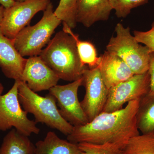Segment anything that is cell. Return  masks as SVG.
<instances>
[{
    "mask_svg": "<svg viewBox=\"0 0 154 154\" xmlns=\"http://www.w3.org/2000/svg\"><path fill=\"white\" fill-rule=\"evenodd\" d=\"M140 100L111 112H102L88 123L74 126L67 140L72 143H113L123 149L130 139L140 134L136 116Z\"/></svg>",
    "mask_w": 154,
    "mask_h": 154,
    "instance_id": "obj_1",
    "label": "cell"
},
{
    "mask_svg": "<svg viewBox=\"0 0 154 154\" xmlns=\"http://www.w3.org/2000/svg\"><path fill=\"white\" fill-rule=\"evenodd\" d=\"M38 56L64 81L72 82L82 78L88 66L81 63L74 38L63 30L55 34Z\"/></svg>",
    "mask_w": 154,
    "mask_h": 154,
    "instance_id": "obj_2",
    "label": "cell"
},
{
    "mask_svg": "<svg viewBox=\"0 0 154 154\" xmlns=\"http://www.w3.org/2000/svg\"><path fill=\"white\" fill-rule=\"evenodd\" d=\"M18 95L23 109L34 116L36 123L46 125L67 136L71 133L74 126L60 115L56 99L52 95L49 94L45 96H40L31 91L22 81L19 85Z\"/></svg>",
    "mask_w": 154,
    "mask_h": 154,
    "instance_id": "obj_3",
    "label": "cell"
},
{
    "mask_svg": "<svg viewBox=\"0 0 154 154\" xmlns=\"http://www.w3.org/2000/svg\"><path fill=\"white\" fill-rule=\"evenodd\" d=\"M61 22L54 14L51 2L38 23L25 27L13 39L14 46L23 57L39 55Z\"/></svg>",
    "mask_w": 154,
    "mask_h": 154,
    "instance_id": "obj_4",
    "label": "cell"
},
{
    "mask_svg": "<svg viewBox=\"0 0 154 154\" xmlns=\"http://www.w3.org/2000/svg\"><path fill=\"white\" fill-rule=\"evenodd\" d=\"M116 36L111 37L106 51L122 59L134 74L148 71L150 52L146 46L140 44L130 32L129 27L119 23L115 29Z\"/></svg>",
    "mask_w": 154,
    "mask_h": 154,
    "instance_id": "obj_5",
    "label": "cell"
},
{
    "mask_svg": "<svg viewBox=\"0 0 154 154\" xmlns=\"http://www.w3.org/2000/svg\"><path fill=\"white\" fill-rule=\"evenodd\" d=\"M21 81H15L10 91L0 96V131L14 127L18 132L30 136L38 134L40 130L35 121L30 120L28 113L21 107L19 99V86Z\"/></svg>",
    "mask_w": 154,
    "mask_h": 154,
    "instance_id": "obj_6",
    "label": "cell"
},
{
    "mask_svg": "<svg viewBox=\"0 0 154 154\" xmlns=\"http://www.w3.org/2000/svg\"><path fill=\"white\" fill-rule=\"evenodd\" d=\"M51 0H25L16 2L14 5L5 9L0 28L3 34L14 39L28 25L34 16L40 11H44Z\"/></svg>",
    "mask_w": 154,
    "mask_h": 154,
    "instance_id": "obj_7",
    "label": "cell"
},
{
    "mask_svg": "<svg viewBox=\"0 0 154 154\" xmlns=\"http://www.w3.org/2000/svg\"><path fill=\"white\" fill-rule=\"evenodd\" d=\"M150 85V78L147 71L134 74L128 79L110 88L103 112L120 110L125 103L140 99L149 93Z\"/></svg>",
    "mask_w": 154,
    "mask_h": 154,
    "instance_id": "obj_8",
    "label": "cell"
},
{
    "mask_svg": "<svg viewBox=\"0 0 154 154\" xmlns=\"http://www.w3.org/2000/svg\"><path fill=\"white\" fill-rule=\"evenodd\" d=\"M83 82L82 77L67 85H57L49 90V94L56 99L60 115L73 126L89 122L78 98V91Z\"/></svg>",
    "mask_w": 154,
    "mask_h": 154,
    "instance_id": "obj_9",
    "label": "cell"
},
{
    "mask_svg": "<svg viewBox=\"0 0 154 154\" xmlns=\"http://www.w3.org/2000/svg\"><path fill=\"white\" fill-rule=\"evenodd\" d=\"M82 78L85 94L81 104L90 122L103 112L109 90L103 82L98 66L93 68L87 66Z\"/></svg>",
    "mask_w": 154,
    "mask_h": 154,
    "instance_id": "obj_10",
    "label": "cell"
},
{
    "mask_svg": "<svg viewBox=\"0 0 154 154\" xmlns=\"http://www.w3.org/2000/svg\"><path fill=\"white\" fill-rule=\"evenodd\" d=\"M60 79L39 56L27 59L22 74V81L31 91L37 93L49 90L57 85Z\"/></svg>",
    "mask_w": 154,
    "mask_h": 154,
    "instance_id": "obj_11",
    "label": "cell"
},
{
    "mask_svg": "<svg viewBox=\"0 0 154 154\" xmlns=\"http://www.w3.org/2000/svg\"><path fill=\"white\" fill-rule=\"evenodd\" d=\"M98 67L108 90L134 75L124 61L115 54L107 51L100 57Z\"/></svg>",
    "mask_w": 154,
    "mask_h": 154,
    "instance_id": "obj_12",
    "label": "cell"
},
{
    "mask_svg": "<svg viewBox=\"0 0 154 154\" xmlns=\"http://www.w3.org/2000/svg\"><path fill=\"white\" fill-rule=\"evenodd\" d=\"M27 60L16 49L13 39L5 36L0 28V68L5 75L15 81H22Z\"/></svg>",
    "mask_w": 154,
    "mask_h": 154,
    "instance_id": "obj_13",
    "label": "cell"
},
{
    "mask_svg": "<svg viewBox=\"0 0 154 154\" xmlns=\"http://www.w3.org/2000/svg\"><path fill=\"white\" fill-rule=\"evenodd\" d=\"M112 10L109 0H78L77 23L90 28L96 22L107 21Z\"/></svg>",
    "mask_w": 154,
    "mask_h": 154,
    "instance_id": "obj_14",
    "label": "cell"
},
{
    "mask_svg": "<svg viewBox=\"0 0 154 154\" xmlns=\"http://www.w3.org/2000/svg\"><path fill=\"white\" fill-rule=\"evenodd\" d=\"M35 154H82L78 144L61 139L53 131L35 144Z\"/></svg>",
    "mask_w": 154,
    "mask_h": 154,
    "instance_id": "obj_15",
    "label": "cell"
},
{
    "mask_svg": "<svg viewBox=\"0 0 154 154\" xmlns=\"http://www.w3.org/2000/svg\"><path fill=\"white\" fill-rule=\"evenodd\" d=\"M36 146L28 137L14 128L3 139L0 154H35Z\"/></svg>",
    "mask_w": 154,
    "mask_h": 154,
    "instance_id": "obj_16",
    "label": "cell"
},
{
    "mask_svg": "<svg viewBox=\"0 0 154 154\" xmlns=\"http://www.w3.org/2000/svg\"><path fill=\"white\" fill-rule=\"evenodd\" d=\"M137 125L142 134L154 133V92H150L140 100L136 116Z\"/></svg>",
    "mask_w": 154,
    "mask_h": 154,
    "instance_id": "obj_17",
    "label": "cell"
},
{
    "mask_svg": "<svg viewBox=\"0 0 154 154\" xmlns=\"http://www.w3.org/2000/svg\"><path fill=\"white\" fill-rule=\"evenodd\" d=\"M63 30L74 38L82 64L84 66H88L89 68H93L98 66L100 57L97 56V51L94 45L90 41L80 40L79 35L74 33L72 29L66 23L63 22Z\"/></svg>",
    "mask_w": 154,
    "mask_h": 154,
    "instance_id": "obj_18",
    "label": "cell"
},
{
    "mask_svg": "<svg viewBox=\"0 0 154 154\" xmlns=\"http://www.w3.org/2000/svg\"><path fill=\"white\" fill-rule=\"evenodd\" d=\"M123 150L124 154H154V133L131 137Z\"/></svg>",
    "mask_w": 154,
    "mask_h": 154,
    "instance_id": "obj_19",
    "label": "cell"
},
{
    "mask_svg": "<svg viewBox=\"0 0 154 154\" xmlns=\"http://www.w3.org/2000/svg\"><path fill=\"white\" fill-rule=\"evenodd\" d=\"M78 0H60L54 14L71 29L76 27V6Z\"/></svg>",
    "mask_w": 154,
    "mask_h": 154,
    "instance_id": "obj_20",
    "label": "cell"
},
{
    "mask_svg": "<svg viewBox=\"0 0 154 154\" xmlns=\"http://www.w3.org/2000/svg\"><path fill=\"white\" fill-rule=\"evenodd\" d=\"M82 154H124L123 149L116 144H95L82 142L78 144Z\"/></svg>",
    "mask_w": 154,
    "mask_h": 154,
    "instance_id": "obj_21",
    "label": "cell"
},
{
    "mask_svg": "<svg viewBox=\"0 0 154 154\" xmlns=\"http://www.w3.org/2000/svg\"><path fill=\"white\" fill-rule=\"evenodd\" d=\"M110 5L118 18H125L133 9L146 4L149 0H109Z\"/></svg>",
    "mask_w": 154,
    "mask_h": 154,
    "instance_id": "obj_22",
    "label": "cell"
},
{
    "mask_svg": "<svg viewBox=\"0 0 154 154\" xmlns=\"http://www.w3.org/2000/svg\"><path fill=\"white\" fill-rule=\"evenodd\" d=\"M133 33L134 36L139 43L144 44L149 48L150 52H154V21L149 30L146 31L135 30Z\"/></svg>",
    "mask_w": 154,
    "mask_h": 154,
    "instance_id": "obj_23",
    "label": "cell"
},
{
    "mask_svg": "<svg viewBox=\"0 0 154 154\" xmlns=\"http://www.w3.org/2000/svg\"><path fill=\"white\" fill-rule=\"evenodd\" d=\"M148 72L150 78V92H154V52L150 54Z\"/></svg>",
    "mask_w": 154,
    "mask_h": 154,
    "instance_id": "obj_24",
    "label": "cell"
},
{
    "mask_svg": "<svg viewBox=\"0 0 154 154\" xmlns=\"http://www.w3.org/2000/svg\"><path fill=\"white\" fill-rule=\"evenodd\" d=\"M16 2L15 0H0V4L5 9H8L14 5Z\"/></svg>",
    "mask_w": 154,
    "mask_h": 154,
    "instance_id": "obj_25",
    "label": "cell"
},
{
    "mask_svg": "<svg viewBox=\"0 0 154 154\" xmlns=\"http://www.w3.org/2000/svg\"><path fill=\"white\" fill-rule=\"evenodd\" d=\"M5 8L3 6H0V25L2 23V21L4 16V11H5Z\"/></svg>",
    "mask_w": 154,
    "mask_h": 154,
    "instance_id": "obj_26",
    "label": "cell"
},
{
    "mask_svg": "<svg viewBox=\"0 0 154 154\" xmlns=\"http://www.w3.org/2000/svg\"><path fill=\"white\" fill-rule=\"evenodd\" d=\"M4 88L3 85L0 83V96H1L2 94L3 91H4Z\"/></svg>",
    "mask_w": 154,
    "mask_h": 154,
    "instance_id": "obj_27",
    "label": "cell"
},
{
    "mask_svg": "<svg viewBox=\"0 0 154 154\" xmlns=\"http://www.w3.org/2000/svg\"><path fill=\"white\" fill-rule=\"evenodd\" d=\"M25 1V0H15V2H23Z\"/></svg>",
    "mask_w": 154,
    "mask_h": 154,
    "instance_id": "obj_28",
    "label": "cell"
}]
</instances>
